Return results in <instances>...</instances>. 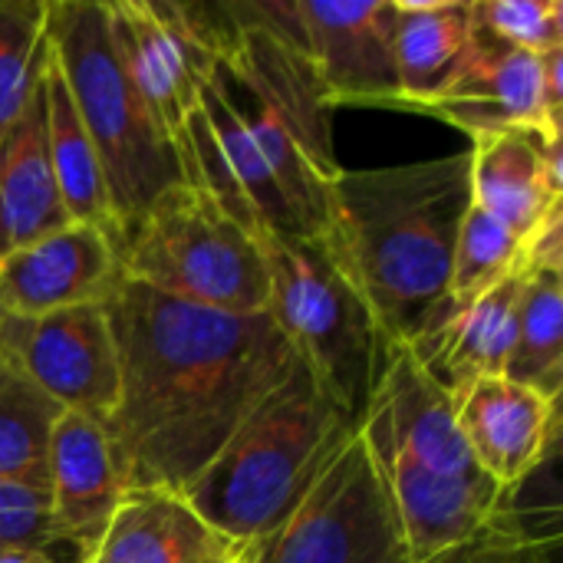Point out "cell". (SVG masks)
Returning a JSON list of instances; mask_svg holds the SVG:
<instances>
[{
  "label": "cell",
  "instance_id": "1",
  "mask_svg": "<svg viewBox=\"0 0 563 563\" xmlns=\"http://www.w3.org/2000/svg\"><path fill=\"white\" fill-rule=\"evenodd\" d=\"M106 310L119 350L109 432L125 488L185 495L297 353L267 313L205 310L125 277Z\"/></svg>",
  "mask_w": 563,
  "mask_h": 563
},
{
  "label": "cell",
  "instance_id": "2",
  "mask_svg": "<svg viewBox=\"0 0 563 563\" xmlns=\"http://www.w3.org/2000/svg\"><path fill=\"white\" fill-rule=\"evenodd\" d=\"M468 205V152L333 178L327 238L393 346H406L445 300Z\"/></svg>",
  "mask_w": 563,
  "mask_h": 563
},
{
  "label": "cell",
  "instance_id": "3",
  "mask_svg": "<svg viewBox=\"0 0 563 563\" xmlns=\"http://www.w3.org/2000/svg\"><path fill=\"white\" fill-rule=\"evenodd\" d=\"M356 432L386 482L412 563L435 561L472 541L508 498L475 465L452 399L406 346L389 350Z\"/></svg>",
  "mask_w": 563,
  "mask_h": 563
},
{
  "label": "cell",
  "instance_id": "4",
  "mask_svg": "<svg viewBox=\"0 0 563 563\" xmlns=\"http://www.w3.org/2000/svg\"><path fill=\"white\" fill-rule=\"evenodd\" d=\"M356 429L297 360L185 488V501L228 538L261 541L303 501Z\"/></svg>",
  "mask_w": 563,
  "mask_h": 563
},
{
  "label": "cell",
  "instance_id": "5",
  "mask_svg": "<svg viewBox=\"0 0 563 563\" xmlns=\"http://www.w3.org/2000/svg\"><path fill=\"white\" fill-rule=\"evenodd\" d=\"M46 40L99 155L119 244L162 191L185 181L181 152L132 86L106 0H46Z\"/></svg>",
  "mask_w": 563,
  "mask_h": 563
},
{
  "label": "cell",
  "instance_id": "6",
  "mask_svg": "<svg viewBox=\"0 0 563 563\" xmlns=\"http://www.w3.org/2000/svg\"><path fill=\"white\" fill-rule=\"evenodd\" d=\"M271 300L267 317L327 396L360 426L389 363V336L330 238L264 231L257 238Z\"/></svg>",
  "mask_w": 563,
  "mask_h": 563
},
{
  "label": "cell",
  "instance_id": "7",
  "mask_svg": "<svg viewBox=\"0 0 563 563\" xmlns=\"http://www.w3.org/2000/svg\"><path fill=\"white\" fill-rule=\"evenodd\" d=\"M115 247L125 280L205 310L267 313L271 277L257 238L195 181L162 191Z\"/></svg>",
  "mask_w": 563,
  "mask_h": 563
},
{
  "label": "cell",
  "instance_id": "8",
  "mask_svg": "<svg viewBox=\"0 0 563 563\" xmlns=\"http://www.w3.org/2000/svg\"><path fill=\"white\" fill-rule=\"evenodd\" d=\"M241 563H412L386 482L360 432L340 449L303 501Z\"/></svg>",
  "mask_w": 563,
  "mask_h": 563
},
{
  "label": "cell",
  "instance_id": "9",
  "mask_svg": "<svg viewBox=\"0 0 563 563\" xmlns=\"http://www.w3.org/2000/svg\"><path fill=\"white\" fill-rule=\"evenodd\" d=\"M115 53L158 129L178 145L201 86L218 69L211 7L172 0H106Z\"/></svg>",
  "mask_w": 563,
  "mask_h": 563
},
{
  "label": "cell",
  "instance_id": "10",
  "mask_svg": "<svg viewBox=\"0 0 563 563\" xmlns=\"http://www.w3.org/2000/svg\"><path fill=\"white\" fill-rule=\"evenodd\" d=\"M0 353L13 373L63 412L109 426L119 406V350L106 303H82L46 317L3 313Z\"/></svg>",
  "mask_w": 563,
  "mask_h": 563
},
{
  "label": "cell",
  "instance_id": "11",
  "mask_svg": "<svg viewBox=\"0 0 563 563\" xmlns=\"http://www.w3.org/2000/svg\"><path fill=\"white\" fill-rule=\"evenodd\" d=\"M412 112L452 122L468 132L472 142L511 129L561 135V115L551 109L544 89V59L495 40L475 20L449 82Z\"/></svg>",
  "mask_w": 563,
  "mask_h": 563
},
{
  "label": "cell",
  "instance_id": "12",
  "mask_svg": "<svg viewBox=\"0 0 563 563\" xmlns=\"http://www.w3.org/2000/svg\"><path fill=\"white\" fill-rule=\"evenodd\" d=\"M294 7L303 56L310 59L327 106L396 109V0H294Z\"/></svg>",
  "mask_w": 563,
  "mask_h": 563
},
{
  "label": "cell",
  "instance_id": "13",
  "mask_svg": "<svg viewBox=\"0 0 563 563\" xmlns=\"http://www.w3.org/2000/svg\"><path fill=\"white\" fill-rule=\"evenodd\" d=\"M46 492L53 528L89 561L129 495L125 468L106 422L76 412L56 419L46 452Z\"/></svg>",
  "mask_w": 563,
  "mask_h": 563
},
{
  "label": "cell",
  "instance_id": "14",
  "mask_svg": "<svg viewBox=\"0 0 563 563\" xmlns=\"http://www.w3.org/2000/svg\"><path fill=\"white\" fill-rule=\"evenodd\" d=\"M459 432L475 465L505 492H518L558 442V399L508 376L472 383L455 402Z\"/></svg>",
  "mask_w": 563,
  "mask_h": 563
},
{
  "label": "cell",
  "instance_id": "15",
  "mask_svg": "<svg viewBox=\"0 0 563 563\" xmlns=\"http://www.w3.org/2000/svg\"><path fill=\"white\" fill-rule=\"evenodd\" d=\"M119 280L112 234L92 224H66L0 261V307L7 317H46L82 303H106Z\"/></svg>",
  "mask_w": 563,
  "mask_h": 563
},
{
  "label": "cell",
  "instance_id": "16",
  "mask_svg": "<svg viewBox=\"0 0 563 563\" xmlns=\"http://www.w3.org/2000/svg\"><path fill=\"white\" fill-rule=\"evenodd\" d=\"M472 205L505 221L534 251L541 234L563 224L561 135L511 129L472 142Z\"/></svg>",
  "mask_w": 563,
  "mask_h": 563
},
{
  "label": "cell",
  "instance_id": "17",
  "mask_svg": "<svg viewBox=\"0 0 563 563\" xmlns=\"http://www.w3.org/2000/svg\"><path fill=\"white\" fill-rule=\"evenodd\" d=\"M525 271L501 280L488 294L475 297L465 307L439 303L422 330L406 343L416 366L455 402L472 383L485 376H505L518 303H521Z\"/></svg>",
  "mask_w": 563,
  "mask_h": 563
},
{
  "label": "cell",
  "instance_id": "18",
  "mask_svg": "<svg viewBox=\"0 0 563 563\" xmlns=\"http://www.w3.org/2000/svg\"><path fill=\"white\" fill-rule=\"evenodd\" d=\"M247 544L208 525L185 495L129 492L86 563H241Z\"/></svg>",
  "mask_w": 563,
  "mask_h": 563
},
{
  "label": "cell",
  "instance_id": "19",
  "mask_svg": "<svg viewBox=\"0 0 563 563\" xmlns=\"http://www.w3.org/2000/svg\"><path fill=\"white\" fill-rule=\"evenodd\" d=\"M69 221L46 152L43 76L20 112L0 135V261L26 244H36Z\"/></svg>",
  "mask_w": 563,
  "mask_h": 563
},
{
  "label": "cell",
  "instance_id": "20",
  "mask_svg": "<svg viewBox=\"0 0 563 563\" xmlns=\"http://www.w3.org/2000/svg\"><path fill=\"white\" fill-rule=\"evenodd\" d=\"M472 36L468 0H396L393 59L399 76L396 109H416L455 73Z\"/></svg>",
  "mask_w": 563,
  "mask_h": 563
},
{
  "label": "cell",
  "instance_id": "21",
  "mask_svg": "<svg viewBox=\"0 0 563 563\" xmlns=\"http://www.w3.org/2000/svg\"><path fill=\"white\" fill-rule=\"evenodd\" d=\"M43 112H46L49 168H53V178H56V188H59L69 221L102 228L115 241V221H112V208H109L102 165L92 148V139L86 135V125L73 106V96L66 89V79L59 73L53 49L43 66Z\"/></svg>",
  "mask_w": 563,
  "mask_h": 563
},
{
  "label": "cell",
  "instance_id": "22",
  "mask_svg": "<svg viewBox=\"0 0 563 563\" xmlns=\"http://www.w3.org/2000/svg\"><path fill=\"white\" fill-rule=\"evenodd\" d=\"M505 376L551 399L563 389V264H528Z\"/></svg>",
  "mask_w": 563,
  "mask_h": 563
},
{
  "label": "cell",
  "instance_id": "23",
  "mask_svg": "<svg viewBox=\"0 0 563 563\" xmlns=\"http://www.w3.org/2000/svg\"><path fill=\"white\" fill-rule=\"evenodd\" d=\"M198 106H201V115H205V122H208V129H211V135H214V142H218L238 188L254 205L264 228L280 231V234H300L284 195L277 188V178L271 175V168H267V162H264V155L257 148L247 112L231 96V79L221 69V63L211 73V79L201 86Z\"/></svg>",
  "mask_w": 563,
  "mask_h": 563
},
{
  "label": "cell",
  "instance_id": "24",
  "mask_svg": "<svg viewBox=\"0 0 563 563\" xmlns=\"http://www.w3.org/2000/svg\"><path fill=\"white\" fill-rule=\"evenodd\" d=\"M63 409L10 366L0 373V482L43 485L49 435Z\"/></svg>",
  "mask_w": 563,
  "mask_h": 563
},
{
  "label": "cell",
  "instance_id": "25",
  "mask_svg": "<svg viewBox=\"0 0 563 563\" xmlns=\"http://www.w3.org/2000/svg\"><path fill=\"white\" fill-rule=\"evenodd\" d=\"M528 264H531L528 244L505 221L482 211L478 205H468L455 241L449 294L442 303L465 307L475 297L498 287L501 280L528 271Z\"/></svg>",
  "mask_w": 563,
  "mask_h": 563
},
{
  "label": "cell",
  "instance_id": "26",
  "mask_svg": "<svg viewBox=\"0 0 563 563\" xmlns=\"http://www.w3.org/2000/svg\"><path fill=\"white\" fill-rule=\"evenodd\" d=\"M46 56V0H0V135L26 109Z\"/></svg>",
  "mask_w": 563,
  "mask_h": 563
},
{
  "label": "cell",
  "instance_id": "27",
  "mask_svg": "<svg viewBox=\"0 0 563 563\" xmlns=\"http://www.w3.org/2000/svg\"><path fill=\"white\" fill-rule=\"evenodd\" d=\"M30 554L49 563H86L53 528L49 492L43 485L0 482V558Z\"/></svg>",
  "mask_w": 563,
  "mask_h": 563
},
{
  "label": "cell",
  "instance_id": "28",
  "mask_svg": "<svg viewBox=\"0 0 563 563\" xmlns=\"http://www.w3.org/2000/svg\"><path fill=\"white\" fill-rule=\"evenodd\" d=\"M472 20L495 40L544 56L563 49L561 0H468Z\"/></svg>",
  "mask_w": 563,
  "mask_h": 563
},
{
  "label": "cell",
  "instance_id": "29",
  "mask_svg": "<svg viewBox=\"0 0 563 563\" xmlns=\"http://www.w3.org/2000/svg\"><path fill=\"white\" fill-rule=\"evenodd\" d=\"M429 563H561V534L534 531L501 508L472 541Z\"/></svg>",
  "mask_w": 563,
  "mask_h": 563
},
{
  "label": "cell",
  "instance_id": "30",
  "mask_svg": "<svg viewBox=\"0 0 563 563\" xmlns=\"http://www.w3.org/2000/svg\"><path fill=\"white\" fill-rule=\"evenodd\" d=\"M0 563H49L43 558H30V554H13V558H0Z\"/></svg>",
  "mask_w": 563,
  "mask_h": 563
},
{
  "label": "cell",
  "instance_id": "31",
  "mask_svg": "<svg viewBox=\"0 0 563 563\" xmlns=\"http://www.w3.org/2000/svg\"><path fill=\"white\" fill-rule=\"evenodd\" d=\"M0 323H3V307H0ZM7 369V363H3V353H0V373Z\"/></svg>",
  "mask_w": 563,
  "mask_h": 563
},
{
  "label": "cell",
  "instance_id": "32",
  "mask_svg": "<svg viewBox=\"0 0 563 563\" xmlns=\"http://www.w3.org/2000/svg\"><path fill=\"white\" fill-rule=\"evenodd\" d=\"M241 561H244V558H241Z\"/></svg>",
  "mask_w": 563,
  "mask_h": 563
}]
</instances>
